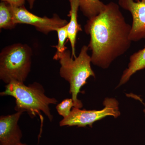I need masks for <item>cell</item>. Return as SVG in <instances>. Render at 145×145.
I'll list each match as a JSON object with an SVG mask.
<instances>
[{"mask_svg": "<svg viewBox=\"0 0 145 145\" xmlns=\"http://www.w3.org/2000/svg\"><path fill=\"white\" fill-rule=\"evenodd\" d=\"M32 51L28 45L15 44L0 53V79L6 84L24 83L31 71Z\"/></svg>", "mask_w": 145, "mask_h": 145, "instance_id": "277c9868", "label": "cell"}, {"mask_svg": "<svg viewBox=\"0 0 145 145\" xmlns=\"http://www.w3.org/2000/svg\"><path fill=\"white\" fill-rule=\"evenodd\" d=\"M10 6L13 21L16 24H26L33 25L36 30L46 35L51 31H56L57 28L64 26L69 23L57 14H54L51 18L46 16L40 17L29 11L24 5L19 7Z\"/></svg>", "mask_w": 145, "mask_h": 145, "instance_id": "8992f818", "label": "cell"}, {"mask_svg": "<svg viewBox=\"0 0 145 145\" xmlns=\"http://www.w3.org/2000/svg\"><path fill=\"white\" fill-rule=\"evenodd\" d=\"M2 1L8 3L10 5L16 7L24 5L25 3L26 0H1Z\"/></svg>", "mask_w": 145, "mask_h": 145, "instance_id": "9a60e30c", "label": "cell"}, {"mask_svg": "<svg viewBox=\"0 0 145 145\" xmlns=\"http://www.w3.org/2000/svg\"><path fill=\"white\" fill-rule=\"evenodd\" d=\"M145 68V46L130 56L128 67L124 71L117 87L127 83L135 72Z\"/></svg>", "mask_w": 145, "mask_h": 145, "instance_id": "30bf717a", "label": "cell"}, {"mask_svg": "<svg viewBox=\"0 0 145 145\" xmlns=\"http://www.w3.org/2000/svg\"><path fill=\"white\" fill-rule=\"evenodd\" d=\"M17 24L13 21V16L10 5L5 2L0 3V28L12 29Z\"/></svg>", "mask_w": 145, "mask_h": 145, "instance_id": "7c38bea8", "label": "cell"}, {"mask_svg": "<svg viewBox=\"0 0 145 145\" xmlns=\"http://www.w3.org/2000/svg\"><path fill=\"white\" fill-rule=\"evenodd\" d=\"M75 106L72 99H65L56 106V109L58 114L63 117H66L70 114L71 108Z\"/></svg>", "mask_w": 145, "mask_h": 145, "instance_id": "5bb4252c", "label": "cell"}, {"mask_svg": "<svg viewBox=\"0 0 145 145\" xmlns=\"http://www.w3.org/2000/svg\"><path fill=\"white\" fill-rule=\"evenodd\" d=\"M24 112L20 110L0 117V145H17L21 142L22 133L18 122Z\"/></svg>", "mask_w": 145, "mask_h": 145, "instance_id": "ba28073f", "label": "cell"}, {"mask_svg": "<svg viewBox=\"0 0 145 145\" xmlns=\"http://www.w3.org/2000/svg\"><path fill=\"white\" fill-rule=\"evenodd\" d=\"M70 3V10L68 16L70 17V20L67 24L68 39L70 42L71 48V57L76 58L75 45L77 34L79 31H82L81 25L78 23V13L80 8L78 0H69Z\"/></svg>", "mask_w": 145, "mask_h": 145, "instance_id": "9c48e42d", "label": "cell"}, {"mask_svg": "<svg viewBox=\"0 0 145 145\" xmlns=\"http://www.w3.org/2000/svg\"><path fill=\"white\" fill-rule=\"evenodd\" d=\"M45 89L40 83L36 82L28 86L24 83L11 82L5 86V89L0 93L1 96H10L16 99V111L27 112L31 118L39 115L41 117L43 112L50 121L53 117L50 105H57L58 101L54 98H50L45 93Z\"/></svg>", "mask_w": 145, "mask_h": 145, "instance_id": "7a4b0ae2", "label": "cell"}, {"mask_svg": "<svg viewBox=\"0 0 145 145\" xmlns=\"http://www.w3.org/2000/svg\"><path fill=\"white\" fill-rule=\"evenodd\" d=\"M88 46H83L78 57L75 59L71 57V52L66 50L59 57L61 67L59 74L62 78L69 83V93L71 94L74 107L82 108L83 104L78 99L81 88L87 83V80L95 74L91 69V57L88 53Z\"/></svg>", "mask_w": 145, "mask_h": 145, "instance_id": "3957f363", "label": "cell"}, {"mask_svg": "<svg viewBox=\"0 0 145 145\" xmlns=\"http://www.w3.org/2000/svg\"><path fill=\"white\" fill-rule=\"evenodd\" d=\"M67 24L62 27L57 28L56 30L58 35V42L57 45L53 46L57 49L56 53L53 57L54 60L58 61L59 57L67 48L65 46V45L66 40L68 39Z\"/></svg>", "mask_w": 145, "mask_h": 145, "instance_id": "4fadbf2b", "label": "cell"}, {"mask_svg": "<svg viewBox=\"0 0 145 145\" xmlns=\"http://www.w3.org/2000/svg\"><path fill=\"white\" fill-rule=\"evenodd\" d=\"M105 107L101 110H86L72 108L70 114L63 118L59 122L61 127H92L93 123L106 116H112L116 118L121 114L119 103L113 98H107L103 102Z\"/></svg>", "mask_w": 145, "mask_h": 145, "instance_id": "5b68a950", "label": "cell"}, {"mask_svg": "<svg viewBox=\"0 0 145 145\" xmlns=\"http://www.w3.org/2000/svg\"><path fill=\"white\" fill-rule=\"evenodd\" d=\"M28 2L29 4V8L30 9H32L34 7V3H35L36 0H26Z\"/></svg>", "mask_w": 145, "mask_h": 145, "instance_id": "2e32d148", "label": "cell"}, {"mask_svg": "<svg viewBox=\"0 0 145 145\" xmlns=\"http://www.w3.org/2000/svg\"><path fill=\"white\" fill-rule=\"evenodd\" d=\"M78 1L81 11L88 19L99 15L105 9L106 6V4L100 0Z\"/></svg>", "mask_w": 145, "mask_h": 145, "instance_id": "8fae6325", "label": "cell"}, {"mask_svg": "<svg viewBox=\"0 0 145 145\" xmlns=\"http://www.w3.org/2000/svg\"><path fill=\"white\" fill-rule=\"evenodd\" d=\"M135 1H142V0H134Z\"/></svg>", "mask_w": 145, "mask_h": 145, "instance_id": "e0dca14e", "label": "cell"}, {"mask_svg": "<svg viewBox=\"0 0 145 145\" xmlns=\"http://www.w3.org/2000/svg\"><path fill=\"white\" fill-rule=\"evenodd\" d=\"M131 25L127 23L119 4L110 2L97 16L88 19L85 32L90 36L88 45L91 63L103 69L123 55L132 41L129 36Z\"/></svg>", "mask_w": 145, "mask_h": 145, "instance_id": "6da1fadb", "label": "cell"}, {"mask_svg": "<svg viewBox=\"0 0 145 145\" xmlns=\"http://www.w3.org/2000/svg\"><path fill=\"white\" fill-rule=\"evenodd\" d=\"M144 112H145V109Z\"/></svg>", "mask_w": 145, "mask_h": 145, "instance_id": "ac0fdd59", "label": "cell"}, {"mask_svg": "<svg viewBox=\"0 0 145 145\" xmlns=\"http://www.w3.org/2000/svg\"><path fill=\"white\" fill-rule=\"evenodd\" d=\"M119 6L129 11L133 22L129 38L132 42L145 39V1L119 0Z\"/></svg>", "mask_w": 145, "mask_h": 145, "instance_id": "52a82bcc", "label": "cell"}]
</instances>
